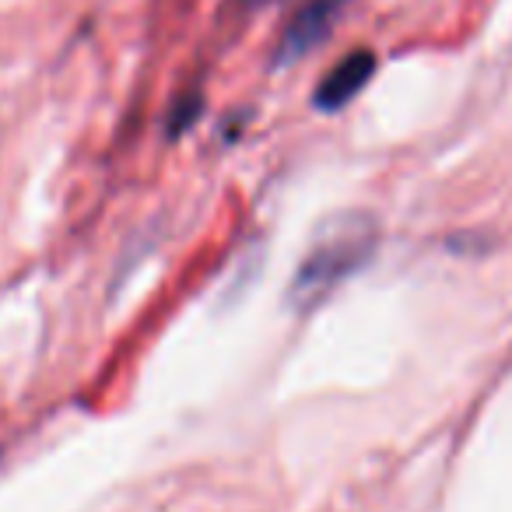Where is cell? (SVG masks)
Here are the masks:
<instances>
[{
  "instance_id": "cell-1",
  "label": "cell",
  "mask_w": 512,
  "mask_h": 512,
  "mask_svg": "<svg viewBox=\"0 0 512 512\" xmlns=\"http://www.w3.org/2000/svg\"><path fill=\"white\" fill-rule=\"evenodd\" d=\"M379 242V221L365 211H348L327 218L309 242V253L302 256L295 281L288 288V299L295 309H313L337 292L348 278H355L372 260Z\"/></svg>"
},
{
  "instance_id": "cell-2",
  "label": "cell",
  "mask_w": 512,
  "mask_h": 512,
  "mask_svg": "<svg viewBox=\"0 0 512 512\" xmlns=\"http://www.w3.org/2000/svg\"><path fill=\"white\" fill-rule=\"evenodd\" d=\"M344 8H348V0H309L306 8H299V15L292 18L278 43V67L299 64L302 57H309L334 32Z\"/></svg>"
},
{
  "instance_id": "cell-3",
  "label": "cell",
  "mask_w": 512,
  "mask_h": 512,
  "mask_svg": "<svg viewBox=\"0 0 512 512\" xmlns=\"http://www.w3.org/2000/svg\"><path fill=\"white\" fill-rule=\"evenodd\" d=\"M372 71H376V53L372 50L348 53V57L330 67L327 78L320 81V88H316V95H313V106L320 109V113H337V109H344L355 95H362Z\"/></svg>"
},
{
  "instance_id": "cell-4",
  "label": "cell",
  "mask_w": 512,
  "mask_h": 512,
  "mask_svg": "<svg viewBox=\"0 0 512 512\" xmlns=\"http://www.w3.org/2000/svg\"><path fill=\"white\" fill-rule=\"evenodd\" d=\"M242 4H249V8H260V4H271V0H242Z\"/></svg>"
}]
</instances>
